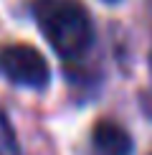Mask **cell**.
Here are the masks:
<instances>
[{
	"label": "cell",
	"instance_id": "6da1fadb",
	"mask_svg": "<svg viewBox=\"0 0 152 155\" xmlns=\"http://www.w3.org/2000/svg\"><path fill=\"white\" fill-rule=\"evenodd\" d=\"M33 18L51 48L63 59H79L94 43V23L81 0H36Z\"/></svg>",
	"mask_w": 152,
	"mask_h": 155
},
{
	"label": "cell",
	"instance_id": "7a4b0ae2",
	"mask_svg": "<svg viewBox=\"0 0 152 155\" xmlns=\"http://www.w3.org/2000/svg\"><path fill=\"white\" fill-rule=\"evenodd\" d=\"M0 74L25 89H46L51 81L48 61L28 43H8L0 48Z\"/></svg>",
	"mask_w": 152,
	"mask_h": 155
},
{
	"label": "cell",
	"instance_id": "3957f363",
	"mask_svg": "<svg viewBox=\"0 0 152 155\" xmlns=\"http://www.w3.org/2000/svg\"><path fill=\"white\" fill-rule=\"evenodd\" d=\"M132 137L122 125L112 120L97 122L91 132V155H132Z\"/></svg>",
	"mask_w": 152,
	"mask_h": 155
},
{
	"label": "cell",
	"instance_id": "277c9868",
	"mask_svg": "<svg viewBox=\"0 0 152 155\" xmlns=\"http://www.w3.org/2000/svg\"><path fill=\"white\" fill-rule=\"evenodd\" d=\"M0 155H23L18 135L13 130V122L8 120L5 112H0Z\"/></svg>",
	"mask_w": 152,
	"mask_h": 155
},
{
	"label": "cell",
	"instance_id": "5b68a950",
	"mask_svg": "<svg viewBox=\"0 0 152 155\" xmlns=\"http://www.w3.org/2000/svg\"><path fill=\"white\" fill-rule=\"evenodd\" d=\"M104 3H117V0H104Z\"/></svg>",
	"mask_w": 152,
	"mask_h": 155
}]
</instances>
